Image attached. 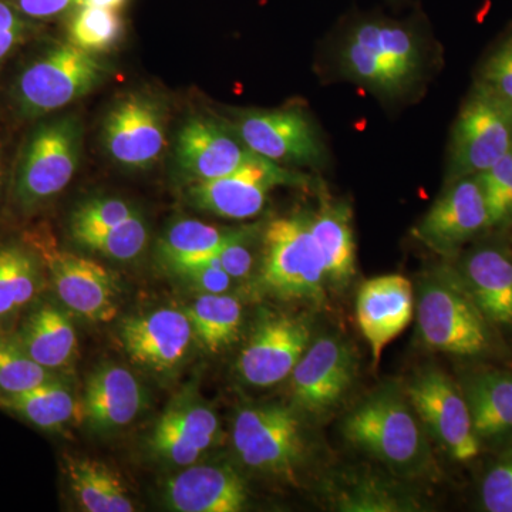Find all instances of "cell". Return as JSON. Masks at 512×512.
<instances>
[{"mask_svg": "<svg viewBox=\"0 0 512 512\" xmlns=\"http://www.w3.org/2000/svg\"><path fill=\"white\" fill-rule=\"evenodd\" d=\"M170 268L204 293H225L234 281L222 268L218 255L200 261L184 262Z\"/></svg>", "mask_w": 512, "mask_h": 512, "instance_id": "74e56055", "label": "cell"}, {"mask_svg": "<svg viewBox=\"0 0 512 512\" xmlns=\"http://www.w3.org/2000/svg\"><path fill=\"white\" fill-rule=\"evenodd\" d=\"M124 33L126 23L119 10L80 6L70 13L67 23V42L93 55L116 49Z\"/></svg>", "mask_w": 512, "mask_h": 512, "instance_id": "1f68e13d", "label": "cell"}, {"mask_svg": "<svg viewBox=\"0 0 512 512\" xmlns=\"http://www.w3.org/2000/svg\"><path fill=\"white\" fill-rule=\"evenodd\" d=\"M220 433L211 409L194 399H178L157 421L150 448L165 463L188 467L220 440Z\"/></svg>", "mask_w": 512, "mask_h": 512, "instance_id": "44dd1931", "label": "cell"}, {"mask_svg": "<svg viewBox=\"0 0 512 512\" xmlns=\"http://www.w3.org/2000/svg\"><path fill=\"white\" fill-rule=\"evenodd\" d=\"M36 30V22L25 18L8 0H0V66L18 47L25 45Z\"/></svg>", "mask_w": 512, "mask_h": 512, "instance_id": "ab89813d", "label": "cell"}, {"mask_svg": "<svg viewBox=\"0 0 512 512\" xmlns=\"http://www.w3.org/2000/svg\"><path fill=\"white\" fill-rule=\"evenodd\" d=\"M55 379L52 370L36 363L18 339L0 335V392L3 396L23 393Z\"/></svg>", "mask_w": 512, "mask_h": 512, "instance_id": "836d02e7", "label": "cell"}, {"mask_svg": "<svg viewBox=\"0 0 512 512\" xmlns=\"http://www.w3.org/2000/svg\"><path fill=\"white\" fill-rule=\"evenodd\" d=\"M0 404L33 426L45 430L60 429L82 417V403L77 402L69 387L56 379L23 393L3 396Z\"/></svg>", "mask_w": 512, "mask_h": 512, "instance_id": "f1b7e54d", "label": "cell"}, {"mask_svg": "<svg viewBox=\"0 0 512 512\" xmlns=\"http://www.w3.org/2000/svg\"><path fill=\"white\" fill-rule=\"evenodd\" d=\"M258 235L256 227L239 228L238 234L218 252L224 271L232 279H247L254 268V245Z\"/></svg>", "mask_w": 512, "mask_h": 512, "instance_id": "f35d334b", "label": "cell"}, {"mask_svg": "<svg viewBox=\"0 0 512 512\" xmlns=\"http://www.w3.org/2000/svg\"><path fill=\"white\" fill-rule=\"evenodd\" d=\"M39 258L25 242L0 245V323L36 298L42 284Z\"/></svg>", "mask_w": 512, "mask_h": 512, "instance_id": "83f0119b", "label": "cell"}, {"mask_svg": "<svg viewBox=\"0 0 512 512\" xmlns=\"http://www.w3.org/2000/svg\"><path fill=\"white\" fill-rule=\"evenodd\" d=\"M80 247L116 261H133L143 254L148 242V228L140 212L113 227L74 237Z\"/></svg>", "mask_w": 512, "mask_h": 512, "instance_id": "d6a6232c", "label": "cell"}, {"mask_svg": "<svg viewBox=\"0 0 512 512\" xmlns=\"http://www.w3.org/2000/svg\"><path fill=\"white\" fill-rule=\"evenodd\" d=\"M480 80L512 106V60L501 46L484 63Z\"/></svg>", "mask_w": 512, "mask_h": 512, "instance_id": "60d3db41", "label": "cell"}, {"mask_svg": "<svg viewBox=\"0 0 512 512\" xmlns=\"http://www.w3.org/2000/svg\"><path fill=\"white\" fill-rule=\"evenodd\" d=\"M23 242L49 272L64 306L93 322H110L119 312L116 279L92 259L63 251L50 229L37 227L23 235Z\"/></svg>", "mask_w": 512, "mask_h": 512, "instance_id": "ba28073f", "label": "cell"}, {"mask_svg": "<svg viewBox=\"0 0 512 512\" xmlns=\"http://www.w3.org/2000/svg\"><path fill=\"white\" fill-rule=\"evenodd\" d=\"M357 359L348 343L326 336L309 345L291 373L293 399L305 412L335 407L355 382Z\"/></svg>", "mask_w": 512, "mask_h": 512, "instance_id": "9a60e30c", "label": "cell"}, {"mask_svg": "<svg viewBox=\"0 0 512 512\" xmlns=\"http://www.w3.org/2000/svg\"><path fill=\"white\" fill-rule=\"evenodd\" d=\"M511 148L512 106L478 80L454 124L448 183L484 173Z\"/></svg>", "mask_w": 512, "mask_h": 512, "instance_id": "52a82bcc", "label": "cell"}, {"mask_svg": "<svg viewBox=\"0 0 512 512\" xmlns=\"http://www.w3.org/2000/svg\"><path fill=\"white\" fill-rule=\"evenodd\" d=\"M244 480L229 466H188L164 485L168 508L178 512H238L247 504Z\"/></svg>", "mask_w": 512, "mask_h": 512, "instance_id": "603a6c76", "label": "cell"}, {"mask_svg": "<svg viewBox=\"0 0 512 512\" xmlns=\"http://www.w3.org/2000/svg\"><path fill=\"white\" fill-rule=\"evenodd\" d=\"M357 322L372 350L373 367L389 343L410 325L414 313L413 285L406 276H376L360 286L356 302Z\"/></svg>", "mask_w": 512, "mask_h": 512, "instance_id": "d6986e66", "label": "cell"}, {"mask_svg": "<svg viewBox=\"0 0 512 512\" xmlns=\"http://www.w3.org/2000/svg\"><path fill=\"white\" fill-rule=\"evenodd\" d=\"M279 185L305 187L309 178L255 153L234 173L191 183L187 198L198 210L229 220H249L264 210L269 192Z\"/></svg>", "mask_w": 512, "mask_h": 512, "instance_id": "8fae6325", "label": "cell"}, {"mask_svg": "<svg viewBox=\"0 0 512 512\" xmlns=\"http://www.w3.org/2000/svg\"><path fill=\"white\" fill-rule=\"evenodd\" d=\"M501 49L507 53L508 57L512 60V35L505 39L503 43H501Z\"/></svg>", "mask_w": 512, "mask_h": 512, "instance_id": "ee69618b", "label": "cell"}, {"mask_svg": "<svg viewBox=\"0 0 512 512\" xmlns=\"http://www.w3.org/2000/svg\"><path fill=\"white\" fill-rule=\"evenodd\" d=\"M16 339L36 363L49 370L69 366L76 356L72 320L52 303L37 306L23 322Z\"/></svg>", "mask_w": 512, "mask_h": 512, "instance_id": "d4e9b609", "label": "cell"}, {"mask_svg": "<svg viewBox=\"0 0 512 512\" xmlns=\"http://www.w3.org/2000/svg\"><path fill=\"white\" fill-rule=\"evenodd\" d=\"M238 231L239 228L221 229L197 220H180L165 231L160 254L168 266L200 261L218 255Z\"/></svg>", "mask_w": 512, "mask_h": 512, "instance_id": "4dcf8cb0", "label": "cell"}, {"mask_svg": "<svg viewBox=\"0 0 512 512\" xmlns=\"http://www.w3.org/2000/svg\"><path fill=\"white\" fill-rule=\"evenodd\" d=\"M137 212L130 202L121 198H93L73 211L70 217V235L74 238L87 232L113 227Z\"/></svg>", "mask_w": 512, "mask_h": 512, "instance_id": "d590c367", "label": "cell"}, {"mask_svg": "<svg viewBox=\"0 0 512 512\" xmlns=\"http://www.w3.org/2000/svg\"><path fill=\"white\" fill-rule=\"evenodd\" d=\"M478 177L487 201L491 231H508L512 228V148Z\"/></svg>", "mask_w": 512, "mask_h": 512, "instance_id": "e575fe53", "label": "cell"}, {"mask_svg": "<svg viewBox=\"0 0 512 512\" xmlns=\"http://www.w3.org/2000/svg\"><path fill=\"white\" fill-rule=\"evenodd\" d=\"M262 242V284L281 298L322 303L328 279L311 215L276 218L265 228Z\"/></svg>", "mask_w": 512, "mask_h": 512, "instance_id": "8992f818", "label": "cell"}, {"mask_svg": "<svg viewBox=\"0 0 512 512\" xmlns=\"http://www.w3.org/2000/svg\"><path fill=\"white\" fill-rule=\"evenodd\" d=\"M64 473L80 507L87 512H133L120 477L101 461L64 456Z\"/></svg>", "mask_w": 512, "mask_h": 512, "instance_id": "4316f807", "label": "cell"}, {"mask_svg": "<svg viewBox=\"0 0 512 512\" xmlns=\"http://www.w3.org/2000/svg\"><path fill=\"white\" fill-rule=\"evenodd\" d=\"M146 406V392L136 376L120 365L97 367L89 376L82 400V419L96 433L130 426Z\"/></svg>", "mask_w": 512, "mask_h": 512, "instance_id": "7402d4cb", "label": "cell"}, {"mask_svg": "<svg viewBox=\"0 0 512 512\" xmlns=\"http://www.w3.org/2000/svg\"><path fill=\"white\" fill-rule=\"evenodd\" d=\"M192 325L187 313L160 309L121 323L120 339L133 363L165 373L183 362L190 349Z\"/></svg>", "mask_w": 512, "mask_h": 512, "instance_id": "ffe728a7", "label": "cell"}, {"mask_svg": "<svg viewBox=\"0 0 512 512\" xmlns=\"http://www.w3.org/2000/svg\"><path fill=\"white\" fill-rule=\"evenodd\" d=\"M194 335L205 349L221 352L238 339L242 326V305L227 293H202L185 311Z\"/></svg>", "mask_w": 512, "mask_h": 512, "instance_id": "f546056e", "label": "cell"}, {"mask_svg": "<svg viewBox=\"0 0 512 512\" xmlns=\"http://www.w3.org/2000/svg\"><path fill=\"white\" fill-rule=\"evenodd\" d=\"M128 0H82V6H96L111 10H120L127 5Z\"/></svg>", "mask_w": 512, "mask_h": 512, "instance_id": "7bdbcfd3", "label": "cell"}, {"mask_svg": "<svg viewBox=\"0 0 512 512\" xmlns=\"http://www.w3.org/2000/svg\"><path fill=\"white\" fill-rule=\"evenodd\" d=\"M232 443L245 466L272 476L292 477L305 456L301 424L291 409L279 404L241 410Z\"/></svg>", "mask_w": 512, "mask_h": 512, "instance_id": "9c48e42d", "label": "cell"}, {"mask_svg": "<svg viewBox=\"0 0 512 512\" xmlns=\"http://www.w3.org/2000/svg\"><path fill=\"white\" fill-rule=\"evenodd\" d=\"M25 18L33 22H46L70 15L82 6V0H8Z\"/></svg>", "mask_w": 512, "mask_h": 512, "instance_id": "b9f144b4", "label": "cell"}, {"mask_svg": "<svg viewBox=\"0 0 512 512\" xmlns=\"http://www.w3.org/2000/svg\"><path fill=\"white\" fill-rule=\"evenodd\" d=\"M109 63L70 42L56 43L23 69L13 99L25 119L49 116L92 93L111 74Z\"/></svg>", "mask_w": 512, "mask_h": 512, "instance_id": "277c9868", "label": "cell"}, {"mask_svg": "<svg viewBox=\"0 0 512 512\" xmlns=\"http://www.w3.org/2000/svg\"><path fill=\"white\" fill-rule=\"evenodd\" d=\"M311 229L325 261L326 279L329 284L343 288L356 274L350 208L342 202H325L318 214L311 215Z\"/></svg>", "mask_w": 512, "mask_h": 512, "instance_id": "484cf974", "label": "cell"}, {"mask_svg": "<svg viewBox=\"0 0 512 512\" xmlns=\"http://www.w3.org/2000/svg\"><path fill=\"white\" fill-rule=\"evenodd\" d=\"M228 126L249 150L284 167H319L325 158L318 131L298 109L244 111Z\"/></svg>", "mask_w": 512, "mask_h": 512, "instance_id": "4fadbf2b", "label": "cell"}, {"mask_svg": "<svg viewBox=\"0 0 512 512\" xmlns=\"http://www.w3.org/2000/svg\"><path fill=\"white\" fill-rule=\"evenodd\" d=\"M481 446L512 444V372L481 369L460 383Z\"/></svg>", "mask_w": 512, "mask_h": 512, "instance_id": "cb8c5ba5", "label": "cell"}, {"mask_svg": "<svg viewBox=\"0 0 512 512\" xmlns=\"http://www.w3.org/2000/svg\"><path fill=\"white\" fill-rule=\"evenodd\" d=\"M490 231V214L477 174L448 183L414 235L439 254L453 256Z\"/></svg>", "mask_w": 512, "mask_h": 512, "instance_id": "5bb4252c", "label": "cell"}, {"mask_svg": "<svg viewBox=\"0 0 512 512\" xmlns=\"http://www.w3.org/2000/svg\"><path fill=\"white\" fill-rule=\"evenodd\" d=\"M83 148V124L74 114L43 121L30 133L13 183V198L22 212H33L70 184Z\"/></svg>", "mask_w": 512, "mask_h": 512, "instance_id": "5b68a950", "label": "cell"}, {"mask_svg": "<svg viewBox=\"0 0 512 512\" xmlns=\"http://www.w3.org/2000/svg\"><path fill=\"white\" fill-rule=\"evenodd\" d=\"M471 299L495 330L512 328V247L484 239L467 249L456 265Z\"/></svg>", "mask_w": 512, "mask_h": 512, "instance_id": "ac0fdd59", "label": "cell"}, {"mask_svg": "<svg viewBox=\"0 0 512 512\" xmlns=\"http://www.w3.org/2000/svg\"><path fill=\"white\" fill-rule=\"evenodd\" d=\"M412 403L427 434L458 463L480 457L483 446L471 421L460 384L439 369L417 373L407 387Z\"/></svg>", "mask_w": 512, "mask_h": 512, "instance_id": "30bf717a", "label": "cell"}, {"mask_svg": "<svg viewBox=\"0 0 512 512\" xmlns=\"http://www.w3.org/2000/svg\"><path fill=\"white\" fill-rule=\"evenodd\" d=\"M309 345L311 326L306 320L292 316L266 319L256 326L239 356V375L252 386H274L291 376Z\"/></svg>", "mask_w": 512, "mask_h": 512, "instance_id": "2e32d148", "label": "cell"}, {"mask_svg": "<svg viewBox=\"0 0 512 512\" xmlns=\"http://www.w3.org/2000/svg\"><path fill=\"white\" fill-rule=\"evenodd\" d=\"M254 154L227 123L207 116L185 121L175 140V161L190 183L234 173Z\"/></svg>", "mask_w": 512, "mask_h": 512, "instance_id": "e0dca14e", "label": "cell"}, {"mask_svg": "<svg viewBox=\"0 0 512 512\" xmlns=\"http://www.w3.org/2000/svg\"><path fill=\"white\" fill-rule=\"evenodd\" d=\"M342 69L376 92L399 94L420 76L419 36L409 25L383 18L362 19L343 43Z\"/></svg>", "mask_w": 512, "mask_h": 512, "instance_id": "3957f363", "label": "cell"}, {"mask_svg": "<svg viewBox=\"0 0 512 512\" xmlns=\"http://www.w3.org/2000/svg\"><path fill=\"white\" fill-rule=\"evenodd\" d=\"M3 183V161H2V154H0V188H2Z\"/></svg>", "mask_w": 512, "mask_h": 512, "instance_id": "f6af8a7d", "label": "cell"}, {"mask_svg": "<svg viewBox=\"0 0 512 512\" xmlns=\"http://www.w3.org/2000/svg\"><path fill=\"white\" fill-rule=\"evenodd\" d=\"M167 104L147 92L121 97L103 123V144L111 160L133 170H148L163 156Z\"/></svg>", "mask_w": 512, "mask_h": 512, "instance_id": "7c38bea8", "label": "cell"}, {"mask_svg": "<svg viewBox=\"0 0 512 512\" xmlns=\"http://www.w3.org/2000/svg\"><path fill=\"white\" fill-rule=\"evenodd\" d=\"M480 501L484 511L512 512V444L504 447L485 471Z\"/></svg>", "mask_w": 512, "mask_h": 512, "instance_id": "8d00e7d4", "label": "cell"}, {"mask_svg": "<svg viewBox=\"0 0 512 512\" xmlns=\"http://www.w3.org/2000/svg\"><path fill=\"white\" fill-rule=\"evenodd\" d=\"M417 329L421 342L436 352L477 357L494 348L495 329L471 299L454 266H440L420 279Z\"/></svg>", "mask_w": 512, "mask_h": 512, "instance_id": "7a4b0ae2", "label": "cell"}, {"mask_svg": "<svg viewBox=\"0 0 512 512\" xmlns=\"http://www.w3.org/2000/svg\"><path fill=\"white\" fill-rule=\"evenodd\" d=\"M353 446L409 477L431 468L427 431L407 397L384 387L363 400L343 423Z\"/></svg>", "mask_w": 512, "mask_h": 512, "instance_id": "6da1fadb", "label": "cell"}]
</instances>
